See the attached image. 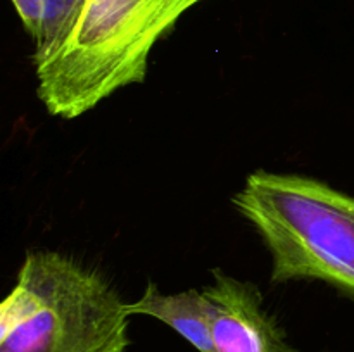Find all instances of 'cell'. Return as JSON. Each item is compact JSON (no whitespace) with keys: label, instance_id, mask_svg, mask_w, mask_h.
Returning a JSON list of instances; mask_svg holds the SVG:
<instances>
[{"label":"cell","instance_id":"6da1fadb","mask_svg":"<svg viewBox=\"0 0 354 352\" xmlns=\"http://www.w3.org/2000/svg\"><path fill=\"white\" fill-rule=\"evenodd\" d=\"M204 0H71L31 62L38 99L75 119L124 86L142 83L149 55L180 17Z\"/></svg>","mask_w":354,"mask_h":352},{"label":"cell","instance_id":"7a4b0ae2","mask_svg":"<svg viewBox=\"0 0 354 352\" xmlns=\"http://www.w3.org/2000/svg\"><path fill=\"white\" fill-rule=\"evenodd\" d=\"M130 313L116 286L85 262L31 251L0 306V352H127Z\"/></svg>","mask_w":354,"mask_h":352},{"label":"cell","instance_id":"3957f363","mask_svg":"<svg viewBox=\"0 0 354 352\" xmlns=\"http://www.w3.org/2000/svg\"><path fill=\"white\" fill-rule=\"evenodd\" d=\"M234 206L272 254V282L324 280L354 295V197L320 179L259 169Z\"/></svg>","mask_w":354,"mask_h":352},{"label":"cell","instance_id":"277c9868","mask_svg":"<svg viewBox=\"0 0 354 352\" xmlns=\"http://www.w3.org/2000/svg\"><path fill=\"white\" fill-rule=\"evenodd\" d=\"M203 293L209 304L213 352H297L265 309L254 283L216 269Z\"/></svg>","mask_w":354,"mask_h":352},{"label":"cell","instance_id":"5b68a950","mask_svg":"<svg viewBox=\"0 0 354 352\" xmlns=\"http://www.w3.org/2000/svg\"><path fill=\"white\" fill-rule=\"evenodd\" d=\"M128 313L130 316L145 314L156 317L171 326L199 352H213L209 304L203 290L189 289L185 292L165 295L154 283H149L144 295L128 304Z\"/></svg>","mask_w":354,"mask_h":352},{"label":"cell","instance_id":"8992f818","mask_svg":"<svg viewBox=\"0 0 354 352\" xmlns=\"http://www.w3.org/2000/svg\"><path fill=\"white\" fill-rule=\"evenodd\" d=\"M35 48L47 43L66 16L71 0H10Z\"/></svg>","mask_w":354,"mask_h":352}]
</instances>
